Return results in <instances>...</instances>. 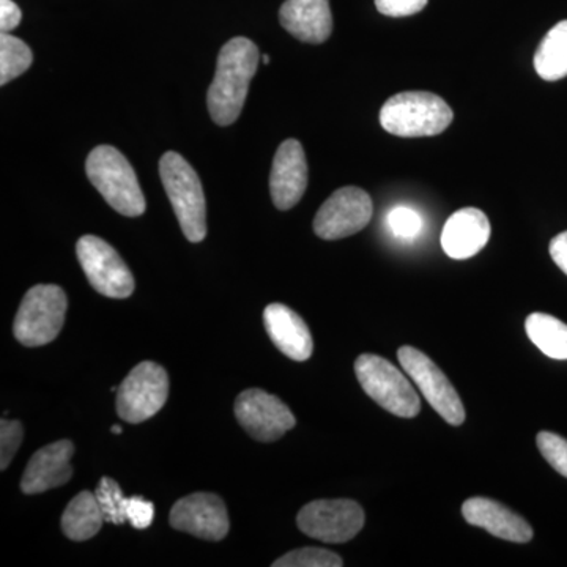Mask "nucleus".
Returning <instances> with one entry per match:
<instances>
[{"instance_id":"obj_9","label":"nucleus","mask_w":567,"mask_h":567,"mask_svg":"<svg viewBox=\"0 0 567 567\" xmlns=\"http://www.w3.org/2000/svg\"><path fill=\"white\" fill-rule=\"evenodd\" d=\"M82 271L96 292L115 300H125L134 292V278L121 254L103 238L84 235L76 245Z\"/></svg>"},{"instance_id":"obj_34","label":"nucleus","mask_w":567,"mask_h":567,"mask_svg":"<svg viewBox=\"0 0 567 567\" xmlns=\"http://www.w3.org/2000/svg\"><path fill=\"white\" fill-rule=\"evenodd\" d=\"M262 61L264 63H270V58H268V55H264Z\"/></svg>"},{"instance_id":"obj_31","label":"nucleus","mask_w":567,"mask_h":567,"mask_svg":"<svg viewBox=\"0 0 567 567\" xmlns=\"http://www.w3.org/2000/svg\"><path fill=\"white\" fill-rule=\"evenodd\" d=\"M22 13L13 0H0V31L10 33L20 25Z\"/></svg>"},{"instance_id":"obj_3","label":"nucleus","mask_w":567,"mask_h":567,"mask_svg":"<svg viewBox=\"0 0 567 567\" xmlns=\"http://www.w3.org/2000/svg\"><path fill=\"white\" fill-rule=\"evenodd\" d=\"M159 175L183 234L192 244H200L207 235V204L199 175L175 152L164 153Z\"/></svg>"},{"instance_id":"obj_11","label":"nucleus","mask_w":567,"mask_h":567,"mask_svg":"<svg viewBox=\"0 0 567 567\" xmlns=\"http://www.w3.org/2000/svg\"><path fill=\"white\" fill-rule=\"evenodd\" d=\"M371 196L357 186H346L328 197L315 218V233L323 240H341L361 233L371 223Z\"/></svg>"},{"instance_id":"obj_28","label":"nucleus","mask_w":567,"mask_h":567,"mask_svg":"<svg viewBox=\"0 0 567 567\" xmlns=\"http://www.w3.org/2000/svg\"><path fill=\"white\" fill-rule=\"evenodd\" d=\"M388 226L398 237L413 238L420 234L423 221H421V216L412 208L395 207L388 213Z\"/></svg>"},{"instance_id":"obj_26","label":"nucleus","mask_w":567,"mask_h":567,"mask_svg":"<svg viewBox=\"0 0 567 567\" xmlns=\"http://www.w3.org/2000/svg\"><path fill=\"white\" fill-rule=\"evenodd\" d=\"M536 443L548 464L567 477V440L554 432H539Z\"/></svg>"},{"instance_id":"obj_30","label":"nucleus","mask_w":567,"mask_h":567,"mask_svg":"<svg viewBox=\"0 0 567 567\" xmlns=\"http://www.w3.org/2000/svg\"><path fill=\"white\" fill-rule=\"evenodd\" d=\"M427 6V0H375L377 10L385 17L402 18L420 13Z\"/></svg>"},{"instance_id":"obj_4","label":"nucleus","mask_w":567,"mask_h":567,"mask_svg":"<svg viewBox=\"0 0 567 567\" xmlns=\"http://www.w3.org/2000/svg\"><path fill=\"white\" fill-rule=\"evenodd\" d=\"M453 118L450 104L431 92L398 93L380 111L383 130L399 137L436 136L445 132Z\"/></svg>"},{"instance_id":"obj_13","label":"nucleus","mask_w":567,"mask_h":567,"mask_svg":"<svg viewBox=\"0 0 567 567\" xmlns=\"http://www.w3.org/2000/svg\"><path fill=\"white\" fill-rule=\"evenodd\" d=\"M171 527L205 540H223L229 533V516L218 495L193 494L178 499L169 516Z\"/></svg>"},{"instance_id":"obj_23","label":"nucleus","mask_w":567,"mask_h":567,"mask_svg":"<svg viewBox=\"0 0 567 567\" xmlns=\"http://www.w3.org/2000/svg\"><path fill=\"white\" fill-rule=\"evenodd\" d=\"M33 54L24 41L2 33L0 35V84L7 85L17 80L32 65Z\"/></svg>"},{"instance_id":"obj_15","label":"nucleus","mask_w":567,"mask_h":567,"mask_svg":"<svg viewBox=\"0 0 567 567\" xmlns=\"http://www.w3.org/2000/svg\"><path fill=\"white\" fill-rule=\"evenodd\" d=\"M73 454L74 445L70 440L41 447L29 461L22 476L21 491L28 495H37L69 483L73 476Z\"/></svg>"},{"instance_id":"obj_12","label":"nucleus","mask_w":567,"mask_h":567,"mask_svg":"<svg viewBox=\"0 0 567 567\" xmlns=\"http://www.w3.org/2000/svg\"><path fill=\"white\" fill-rule=\"evenodd\" d=\"M234 410L238 423L257 442H276L297 425L293 413L281 399L257 388L238 394Z\"/></svg>"},{"instance_id":"obj_25","label":"nucleus","mask_w":567,"mask_h":567,"mask_svg":"<svg viewBox=\"0 0 567 567\" xmlns=\"http://www.w3.org/2000/svg\"><path fill=\"white\" fill-rule=\"evenodd\" d=\"M344 561L333 551L324 548L305 547L284 555L274 567H341Z\"/></svg>"},{"instance_id":"obj_14","label":"nucleus","mask_w":567,"mask_h":567,"mask_svg":"<svg viewBox=\"0 0 567 567\" xmlns=\"http://www.w3.org/2000/svg\"><path fill=\"white\" fill-rule=\"evenodd\" d=\"M308 188V162L303 145L287 140L279 145L270 174L271 199L278 210H290L300 203Z\"/></svg>"},{"instance_id":"obj_2","label":"nucleus","mask_w":567,"mask_h":567,"mask_svg":"<svg viewBox=\"0 0 567 567\" xmlns=\"http://www.w3.org/2000/svg\"><path fill=\"white\" fill-rule=\"evenodd\" d=\"M89 181L115 212L136 218L147 208L136 173L121 152L111 145L93 148L85 162Z\"/></svg>"},{"instance_id":"obj_19","label":"nucleus","mask_w":567,"mask_h":567,"mask_svg":"<svg viewBox=\"0 0 567 567\" xmlns=\"http://www.w3.org/2000/svg\"><path fill=\"white\" fill-rule=\"evenodd\" d=\"M279 21L303 43H324L333 32L330 0H286L279 10Z\"/></svg>"},{"instance_id":"obj_8","label":"nucleus","mask_w":567,"mask_h":567,"mask_svg":"<svg viewBox=\"0 0 567 567\" xmlns=\"http://www.w3.org/2000/svg\"><path fill=\"white\" fill-rule=\"evenodd\" d=\"M399 363L406 375L415 382L424 394L425 401L446 423L461 425L465 423V406L456 388L451 385L445 372L427 357L415 349L404 346L398 350Z\"/></svg>"},{"instance_id":"obj_1","label":"nucleus","mask_w":567,"mask_h":567,"mask_svg":"<svg viewBox=\"0 0 567 567\" xmlns=\"http://www.w3.org/2000/svg\"><path fill=\"white\" fill-rule=\"evenodd\" d=\"M259 58V48L245 37L227 41L219 51L207 95L208 112L216 125L229 126L240 117Z\"/></svg>"},{"instance_id":"obj_27","label":"nucleus","mask_w":567,"mask_h":567,"mask_svg":"<svg viewBox=\"0 0 567 567\" xmlns=\"http://www.w3.org/2000/svg\"><path fill=\"white\" fill-rule=\"evenodd\" d=\"M24 429L20 421H10L3 417L0 423V468L7 470V466L13 461L22 443Z\"/></svg>"},{"instance_id":"obj_16","label":"nucleus","mask_w":567,"mask_h":567,"mask_svg":"<svg viewBox=\"0 0 567 567\" xmlns=\"http://www.w3.org/2000/svg\"><path fill=\"white\" fill-rule=\"evenodd\" d=\"M462 516L473 527L486 529L492 536L509 543L527 544L533 539V528L518 514L483 496H473L462 506Z\"/></svg>"},{"instance_id":"obj_24","label":"nucleus","mask_w":567,"mask_h":567,"mask_svg":"<svg viewBox=\"0 0 567 567\" xmlns=\"http://www.w3.org/2000/svg\"><path fill=\"white\" fill-rule=\"evenodd\" d=\"M95 496L96 499H99L104 520H106L107 524L125 525L126 522H128V518H126L128 498L123 495L121 486H118L112 477H102L99 487H96Z\"/></svg>"},{"instance_id":"obj_18","label":"nucleus","mask_w":567,"mask_h":567,"mask_svg":"<svg viewBox=\"0 0 567 567\" xmlns=\"http://www.w3.org/2000/svg\"><path fill=\"white\" fill-rule=\"evenodd\" d=\"M264 324L271 342L290 360L306 361L312 357L315 342L308 324L286 305H268L264 311Z\"/></svg>"},{"instance_id":"obj_10","label":"nucleus","mask_w":567,"mask_h":567,"mask_svg":"<svg viewBox=\"0 0 567 567\" xmlns=\"http://www.w3.org/2000/svg\"><path fill=\"white\" fill-rule=\"evenodd\" d=\"M364 522L363 507L353 499H317L297 517L305 535L327 544L349 543L363 529Z\"/></svg>"},{"instance_id":"obj_21","label":"nucleus","mask_w":567,"mask_h":567,"mask_svg":"<svg viewBox=\"0 0 567 567\" xmlns=\"http://www.w3.org/2000/svg\"><path fill=\"white\" fill-rule=\"evenodd\" d=\"M536 73L544 81L567 76V20L558 22L540 41L535 54Z\"/></svg>"},{"instance_id":"obj_6","label":"nucleus","mask_w":567,"mask_h":567,"mask_svg":"<svg viewBox=\"0 0 567 567\" xmlns=\"http://www.w3.org/2000/svg\"><path fill=\"white\" fill-rule=\"evenodd\" d=\"M354 374L364 393L399 417H415L421 410L420 395L404 372L385 358L365 353L354 361Z\"/></svg>"},{"instance_id":"obj_32","label":"nucleus","mask_w":567,"mask_h":567,"mask_svg":"<svg viewBox=\"0 0 567 567\" xmlns=\"http://www.w3.org/2000/svg\"><path fill=\"white\" fill-rule=\"evenodd\" d=\"M551 259L558 265L559 270L567 275V230L566 233L557 235L554 240L550 241Z\"/></svg>"},{"instance_id":"obj_22","label":"nucleus","mask_w":567,"mask_h":567,"mask_svg":"<svg viewBox=\"0 0 567 567\" xmlns=\"http://www.w3.org/2000/svg\"><path fill=\"white\" fill-rule=\"evenodd\" d=\"M525 330L533 342L551 360H567V324L557 317L535 312L528 316Z\"/></svg>"},{"instance_id":"obj_33","label":"nucleus","mask_w":567,"mask_h":567,"mask_svg":"<svg viewBox=\"0 0 567 567\" xmlns=\"http://www.w3.org/2000/svg\"><path fill=\"white\" fill-rule=\"evenodd\" d=\"M111 432L112 434L121 435L123 432L122 425H112Z\"/></svg>"},{"instance_id":"obj_5","label":"nucleus","mask_w":567,"mask_h":567,"mask_svg":"<svg viewBox=\"0 0 567 567\" xmlns=\"http://www.w3.org/2000/svg\"><path fill=\"white\" fill-rule=\"evenodd\" d=\"M66 308L69 300L62 287L54 284L32 287L14 317V338L25 347L50 344L62 331Z\"/></svg>"},{"instance_id":"obj_20","label":"nucleus","mask_w":567,"mask_h":567,"mask_svg":"<svg viewBox=\"0 0 567 567\" xmlns=\"http://www.w3.org/2000/svg\"><path fill=\"white\" fill-rule=\"evenodd\" d=\"M102 507L95 494L84 491L74 496L62 516L63 535L71 540H89L99 535L104 524Z\"/></svg>"},{"instance_id":"obj_29","label":"nucleus","mask_w":567,"mask_h":567,"mask_svg":"<svg viewBox=\"0 0 567 567\" xmlns=\"http://www.w3.org/2000/svg\"><path fill=\"white\" fill-rule=\"evenodd\" d=\"M126 518L133 528L145 529L151 527L155 518V506L144 496H130L126 505Z\"/></svg>"},{"instance_id":"obj_17","label":"nucleus","mask_w":567,"mask_h":567,"mask_svg":"<svg viewBox=\"0 0 567 567\" xmlns=\"http://www.w3.org/2000/svg\"><path fill=\"white\" fill-rule=\"evenodd\" d=\"M491 238V223L480 208H462L450 216L442 233V248L454 260L476 256Z\"/></svg>"},{"instance_id":"obj_7","label":"nucleus","mask_w":567,"mask_h":567,"mask_svg":"<svg viewBox=\"0 0 567 567\" xmlns=\"http://www.w3.org/2000/svg\"><path fill=\"white\" fill-rule=\"evenodd\" d=\"M169 377L163 365L142 361L123 380L117 391V415L126 423L151 420L166 404Z\"/></svg>"}]
</instances>
